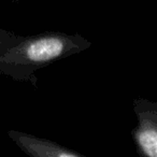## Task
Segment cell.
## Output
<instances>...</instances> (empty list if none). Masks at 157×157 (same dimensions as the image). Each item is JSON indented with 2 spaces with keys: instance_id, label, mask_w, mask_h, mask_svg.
<instances>
[{
  "instance_id": "277c9868",
  "label": "cell",
  "mask_w": 157,
  "mask_h": 157,
  "mask_svg": "<svg viewBox=\"0 0 157 157\" xmlns=\"http://www.w3.org/2000/svg\"><path fill=\"white\" fill-rule=\"evenodd\" d=\"M15 33L11 30H8V29H5L2 27H0V45H2L3 43L8 42L9 40L13 39L15 37Z\"/></svg>"
},
{
  "instance_id": "3957f363",
  "label": "cell",
  "mask_w": 157,
  "mask_h": 157,
  "mask_svg": "<svg viewBox=\"0 0 157 157\" xmlns=\"http://www.w3.org/2000/svg\"><path fill=\"white\" fill-rule=\"evenodd\" d=\"M8 136L22 152L30 157H85L78 151L63 146L53 140L43 139L18 130H9Z\"/></svg>"
},
{
  "instance_id": "5b68a950",
  "label": "cell",
  "mask_w": 157,
  "mask_h": 157,
  "mask_svg": "<svg viewBox=\"0 0 157 157\" xmlns=\"http://www.w3.org/2000/svg\"><path fill=\"white\" fill-rule=\"evenodd\" d=\"M7 2H13V3H20V0H5Z\"/></svg>"
},
{
  "instance_id": "7a4b0ae2",
  "label": "cell",
  "mask_w": 157,
  "mask_h": 157,
  "mask_svg": "<svg viewBox=\"0 0 157 157\" xmlns=\"http://www.w3.org/2000/svg\"><path fill=\"white\" fill-rule=\"evenodd\" d=\"M132 109L137 117V125L131 130L136 152L143 157H157V98L136 97Z\"/></svg>"
},
{
  "instance_id": "6da1fadb",
  "label": "cell",
  "mask_w": 157,
  "mask_h": 157,
  "mask_svg": "<svg viewBox=\"0 0 157 157\" xmlns=\"http://www.w3.org/2000/svg\"><path fill=\"white\" fill-rule=\"evenodd\" d=\"M93 43L78 33L46 31L17 36L0 45V75L38 88L37 72L60 59L80 54Z\"/></svg>"
}]
</instances>
